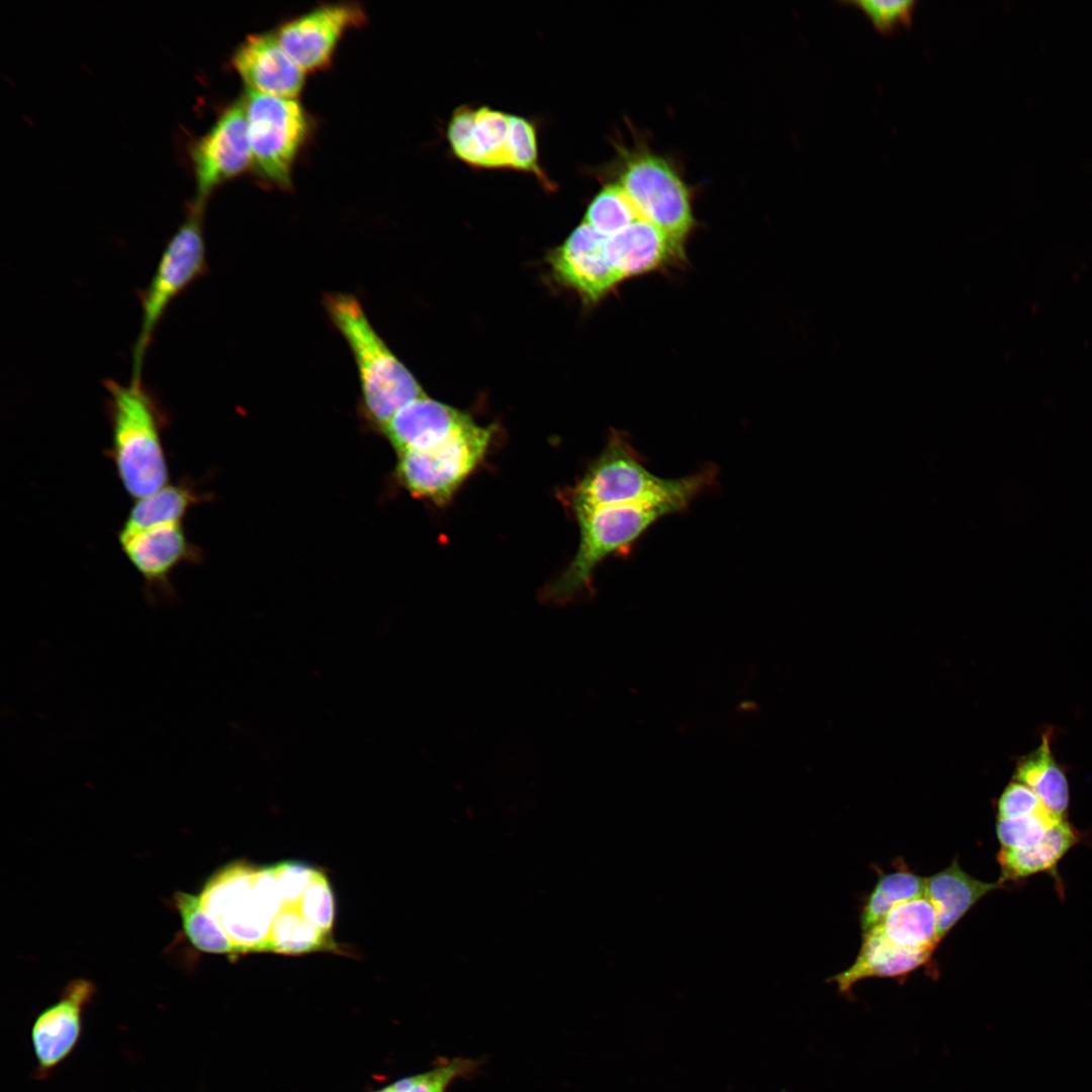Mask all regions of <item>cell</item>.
<instances>
[{
	"mask_svg": "<svg viewBox=\"0 0 1092 1092\" xmlns=\"http://www.w3.org/2000/svg\"><path fill=\"white\" fill-rule=\"evenodd\" d=\"M718 468L707 464L682 477L666 478L651 472L628 437L614 433L570 494L575 518L603 507L658 506L674 514L718 484Z\"/></svg>",
	"mask_w": 1092,
	"mask_h": 1092,
	"instance_id": "obj_1",
	"label": "cell"
},
{
	"mask_svg": "<svg viewBox=\"0 0 1092 1092\" xmlns=\"http://www.w3.org/2000/svg\"><path fill=\"white\" fill-rule=\"evenodd\" d=\"M102 384L111 430L105 455L128 495L135 499L148 496L168 483L163 432L169 426V413L142 379L127 384L105 379Z\"/></svg>",
	"mask_w": 1092,
	"mask_h": 1092,
	"instance_id": "obj_2",
	"label": "cell"
},
{
	"mask_svg": "<svg viewBox=\"0 0 1092 1092\" xmlns=\"http://www.w3.org/2000/svg\"><path fill=\"white\" fill-rule=\"evenodd\" d=\"M324 307L354 358L360 383V413L371 428L380 432L397 412L426 394L373 328L356 296L326 293Z\"/></svg>",
	"mask_w": 1092,
	"mask_h": 1092,
	"instance_id": "obj_3",
	"label": "cell"
},
{
	"mask_svg": "<svg viewBox=\"0 0 1092 1092\" xmlns=\"http://www.w3.org/2000/svg\"><path fill=\"white\" fill-rule=\"evenodd\" d=\"M199 896L238 954L264 951L282 905L270 866L258 867L244 860L228 863L208 878Z\"/></svg>",
	"mask_w": 1092,
	"mask_h": 1092,
	"instance_id": "obj_4",
	"label": "cell"
},
{
	"mask_svg": "<svg viewBox=\"0 0 1092 1092\" xmlns=\"http://www.w3.org/2000/svg\"><path fill=\"white\" fill-rule=\"evenodd\" d=\"M616 183L642 219L652 223L686 253L697 226L693 192L676 167L641 142L620 145L613 167Z\"/></svg>",
	"mask_w": 1092,
	"mask_h": 1092,
	"instance_id": "obj_5",
	"label": "cell"
},
{
	"mask_svg": "<svg viewBox=\"0 0 1092 1092\" xmlns=\"http://www.w3.org/2000/svg\"><path fill=\"white\" fill-rule=\"evenodd\" d=\"M670 515L674 512L666 507L623 505L599 508L576 519L580 529L577 551L544 590V599L562 604L589 590L600 563L613 554L629 553L654 524Z\"/></svg>",
	"mask_w": 1092,
	"mask_h": 1092,
	"instance_id": "obj_6",
	"label": "cell"
},
{
	"mask_svg": "<svg viewBox=\"0 0 1092 1092\" xmlns=\"http://www.w3.org/2000/svg\"><path fill=\"white\" fill-rule=\"evenodd\" d=\"M203 205L194 201L167 243L148 286L139 291L142 322L132 350V379H141L145 356L171 303L208 272L203 234Z\"/></svg>",
	"mask_w": 1092,
	"mask_h": 1092,
	"instance_id": "obj_7",
	"label": "cell"
},
{
	"mask_svg": "<svg viewBox=\"0 0 1092 1092\" xmlns=\"http://www.w3.org/2000/svg\"><path fill=\"white\" fill-rule=\"evenodd\" d=\"M492 434L473 421L434 447L397 453L396 477L414 496L444 505L481 463Z\"/></svg>",
	"mask_w": 1092,
	"mask_h": 1092,
	"instance_id": "obj_8",
	"label": "cell"
},
{
	"mask_svg": "<svg viewBox=\"0 0 1092 1092\" xmlns=\"http://www.w3.org/2000/svg\"><path fill=\"white\" fill-rule=\"evenodd\" d=\"M252 165L268 182L291 186V170L303 145L308 120L296 99L247 89L244 96Z\"/></svg>",
	"mask_w": 1092,
	"mask_h": 1092,
	"instance_id": "obj_9",
	"label": "cell"
},
{
	"mask_svg": "<svg viewBox=\"0 0 1092 1092\" xmlns=\"http://www.w3.org/2000/svg\"><path fill=\"white\" fill-rule=\"evenodd\" d=\"M121 551L141 574L148 600L175 597L171 575L182 564H198L202 550L187 538L183 523L166 524L136 532H118Z\"/></svg>",
	"mask_w": 1092,
	"mask_h": 1092,
	"instance_id": "obj_10",
	"label": "cell"
},
{
	"mask_svg": "<svg viewBox=\"0 0 1092 1092\" xmlns=\"http://www.w3.org/2000/svg\"><path fill=\"white\" fill-rule=\"evenodd\" d=\"M196 180L194 202L204 205L210 192L252 165L244 96L224 108L208 131L190 147Z\"/></svg>",
	"mask_w": 1092,
	"mask_h": 1092,
	"instance_id": "obj_11",
	"label": "cell"
},
{
	"mask_svg": "<svg viewBox=\"0 0 1092 1092\" xmlns=\"http://www.w3.org/2000/svg\"><path fill=\"white\" fill-rule=\"evenodd\" d=\"M95 994L91 981L72 980L60 998L36 1015L30 1029L35 1079L49 1078L75 1051L83 1033L85 1009Z\"/></svg>",
	"mask_w": 1092,
	"mask_h": 1092,
	"instance_id": "obj_12",
	"label": "cell"
},
{
	"mask_svg": "<svg viewBox=\"0 0 1092 1092\" xmlns=\"http://www.w3.org/2000/svg\"><path fill=\"white\" fill-rule=\"evenodd\" d=\"M365 18L356 3L327 4L286 21L275 34L304 72L314 71L330 64L343 34L362 25Z\"/></svg>",
	"mask_w": 1092,
	"mask_h": 1092,
	"instance_id": "obj_13",
	"label": "cell"
},
{
	"mask_svg": "<svg viewBox=\"0 0 1092 1092\" xmlns=\"http://www.w3.org/2000/svg\"><path fill=\"white\" fill-rule=\"evenodd\" d=\"M606 242L607 237L582 221L549 257L557 279L588 302H598L622 282L608 259Z\"/></svg>",
	"mask_w": 1092,
	"mask_h": 1092,
	"instance_id": "obj_14",
	"label": "cell"
},
{
	"mask_svg": "<svg viewBox=\"0 0 1092 1092\" xmlns=\"http://www.w3.org/2000/svg\"><path fill=\"white\" fill-rule=\"evenodd\" d=\"M233 66L247 89L295 99L304 84V71L292 60L275 33L249 35L235 51Z\"/></svg>",
	"mask_w": 1092,
	"mask_h": 1092,
	"instance_id": "obj_15",
	"label": "cell"
},
{
	"mask_svg": "<svg viewBox=\"0 0 1092 1092\" xmlns=\"http://www.w3.org/2000/svg\"><path fill=\"white\" fill-rule=\"evenodd\" d=\"M472 422L469 415L424 395L397 412L380 433L400 453L434 447Z\"/></svg>",
	"mask_w": 1092,
	"mask_h": 1092,
	"instance_id": "obj_16",
	"label": "cell"
},
{
	"mask_svg": "<svg viewBox=\"0 0 1092 1092\" xmlns=\"http://www.w3.org/2000/svg\"><path fill=\"white\" fill-rule=\"evenodd\" d=\"M606 251L621 281L678 265L687 259L686 253L664 233L644 219L607 238Z\"/></svg>",
	"mask_w": 1092,
	"mask_h": 1092,
	"instance_id": "obj_17",
	"label": "cell"
},
{
	"mask_svg": "<svg viewBox=\"0 0 1092 1092\" xmlns=\"http://www.w3.org/2000/svg\"><path fill=\"white\" fill-rule=\"evenodd\" d=\"M933 948H912L888 939L877 927L863 933V940L853 964L831 981L839 993L848 994L861 980L870 978L903 979L927 964Z\"/></svg>",
	"mask_w": 1092,
	"mask_h": 1092,
	"instance_id": "obj_18",
	"label": "cell"
},
{
	"mask_svg": "<svg viewBox=\"0 0 1092 1092\" xmlns=\"http://www.w3.org/2000/svg\"><path fill=\"white\" fill-rule=\"evenodd\" d=\"M1001 887L999 881L987 883L973 878L957 859L926 879L925 896L936 912L939 941L980 899Z\"/></svg>",
	"mask_w": 1092,
	"mask_h": 1092,
	"instance_id": "obj_19",
	"label": "cell"
},
{
	"mask_svg": "<svg viewBox=\"0 0 1092 1092\" xmlns=\"http://www.w3.org/2000/svg\"><path fill=\"white\" fill-rule=\"evenodd\" d=\"M1081 840V832L1063 819L1031 846L1001 848L997 854L1001 869L999 882H1016L1036 874L1053 873L1068 851Z\"/></svg>",
	"mask_w": 1092,
	"mask_h": 1092,
	"instance_id": "obj_20",
	"label": "cell"
},
{
	"mask_svg": "<svg viewBox=\"0 0 1092 1092\" xmlns=\"http://www.w3.org/2000/svg\"><path fill=\"white\" fill-rule=\"evenodd\" d=\"M510 114L486 106L474 109L471 124L450 147L461 161L481 168H508Z\"/></svg>",
	"mask_w": 1092,
	"mask_h": 1092,
	"instance_id": "obj_21",
	"label": "cell"
},
{
	"mask_svg": "<svg viewBox=\"0 0 1092 1092\" xmlns=\"http://www.w3.org/2000/svg\"><path fill=\"white\" fill-rule=\"evenodd\" d=\"M208 499L196 491L193 481L183 476L154 493L139 498L128 512L120 532H136L156 526L183 523L188 511Z\"/></svg>",
	"mask_w": 1092,
	"mask_h": 1092,
	"instance_id": "obj_22",
	"label": "cell"
},
{
	"mask_svg": "<svg viewBox=\"0 0 1092 1092\" xmlns=\"http://www.w3.org/2000/svg\"><path fill=\"white\" fill-rule=\"evenodd\" d=\"M1051 732L1041 737L1039 746L1018 761L1015 780L1028 787L1055 816L1066 819L1069 808V785L1065 772L1051 749Z\"/></svg>",
	"mask_w": 1092,
	"mask_h": 1092,
	"instance_id": "obj_23",
	"label": "cell"
},
{
	"mask_svg": "<svg viewBox=\"0 0 1092 1092\" xmlns=\"http://www.w3.org/2000/svg\"><path fill=\"white\" fill-rule=\"evenodd\" d=\"M875 927L906 947L934 949L939 942L936 912L926 896L897 905Z\"/></svg>",
	"mask_w": 1092,
	"mask_h": 1092,
	"instance_id": "obj_24",
	"label": "cell"
},
{
	"mask_svg": "<svg viewBox=\"0 0 1092 1092\" xmlns=\"http://www.w3.org/2000/svg\"><path fill=\"white\" fill-rule=\"evenodd\" d=\"M338 944L327 932L309 922L296 906H281L275 916L264 951L282 954H304L320 950H335Z\"/></svg>",
	"mask_w": 1092,
	"mask_h": 1092,
	"instance_id": "obj_25",
	"label": "cell"
},
{
	"mask_svg": "<svg viewBox=\"0 0 1092 1092\" xmlns=\"http://www.w3.org/2000/svg\"><path fill=\"white\" fill-rule=\"evenodd\" d=\"M925 885L926 879L908 870H899L880 876L861 911L862 932L881 923L897 905L925 896Z\"/></svg>",
	"mask_w": 1092,
	"mask_h": 1092,
	"instance_id": "obj_26",
	"label": "cell"
},
{
	"mask_svg": "<svg viewBox=\"0 0 1092 1092\" xmlns=\"http://www.w3.org/2000/svg\"><path fill=\"white\" fill-rule=\"evenodd\" d=\"M183 930L192 945L204 952L238 956L229 937L205 909L199 895L177 891L173 896Z\"/></svg>",
	"mask_w": 1092,
	"mask_h": 1092,
	"instance_id": "obj_27",
	"label": "cell"
},
{
	"mask_svg": "<svg viewBox=\"0 0 1092 1092\" xmlns=\"http://www.w3.org/2000/svg\"><path fill=\"white\" fill-rule=\"evenodd\" d=\"M639 219L642 218L628 196L620 186L612 182L605 185L592 199L583 221L609 238Z\"/></svg>",
	"mask_w": 1092,
	"mask_h": 1092,
	"instance_id": "obj_28",
	"label": "cell"
},
{
	"mask_svg": "<svg viewBox=\"0 0 1092 1092\" xmlns=\"http://www.w3.org/2000/svg\"><path fill=\"white\" fill-rule=\"evenodd\" d=\"M507 160L508 168L532 173L543 183L549 185L548 179L538 164L535 126L522 116L510 115Z\"/></svg>",
	"mask_w": 1092,
	"mask_h": 1092,
	"instance_id": "obj_29",
	"label": "cell"
},
{
	"mask_svg": "<svg viewBox=\"0 0 1092 1092\" xmlns=\"http://www.w3.org/2000/svg\"><path fill=\"white\" fill-rule=\"evenodd\" d=\"M1061 820L1048 810L1019 817L998 818L996 832L1001 848L1031 846Z\"/></svg>",
	"mask_w": 1092,
	"mask_h": 1092,
	"instance_id": "obj_30",
	"label": "cell"
},
{
	"mask_svg": "<svg viewBox=\"0 0 1092 1092\" xmlns=\"http://www.w3.org/2000/svg\"><path fill=\"white\" fill-rule=\"evenodd\" d=\"M859 8L881 32L889 33L912 22L916 1L859 0L848 1Z\"/></svg>",
	"mask_w": 1092,
	"mask_h": 1092,
	"instance_id": "obj_31",
	"label": "cell"
},
{
	"mask_svg": "<svg viewBox=\"0 0 1092 1092\" xmlns=\"http://www.w3.org/2000/svg\"><path fill=\"white\" fill-rule=\"evenodd\" d=\"M299 911L312 924L332 932L335 900L331 884L322 872H318L301 897Z\"/></svg>",
	"mask_w": 1092,
	"mask_h": 1092,
	"instance_id": "obj_32",
	"label": "cell"
},
{
	"mask_svg": "<svg viewBox=\"0 0 1092 1092\" xmlns=\"http://www.w3.org/2000/svg\"><path fill=\"white\" fill-rule=\"evenodd\" d=\"M275 876L281 906H297L305 890L320 871L299 860H285L270 866Z\"/></svg>",
	"mask_w": 1092,
	"mask_h": 1092,
	"instance_id": "obj_33",
	"label": "cell"
},
{
	"mask_svg": "<svg viewBox=\"0 0 1092 1092\" xmlns=\"http://www.w3.org/2000/svg\"><path fill=\"white\" fill-rule=\"evenodd\" d=\"M997 809L998 818L1019 817L1048 810L1035 793L1019 782L1007 786L998 800Z\"/></svg>",
	"mask_w": 1092,
	"mask_h": 1092,
	"instance_id": "obj_34",
	"label": "cell"
}]
</instances>
